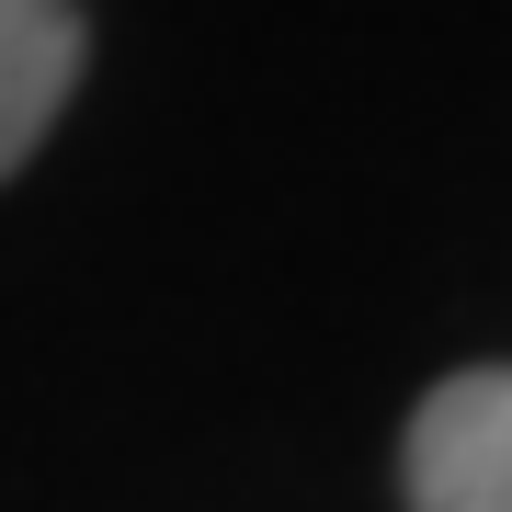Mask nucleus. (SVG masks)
<instances>
[{"mask_svg": "<svg viewBox=\"0 0 512 512\" xmlns=\"http://www.w3.org/2000/svg\"><path fill=\"white\" fill-rule=\"evenodd\" d=\"M410 512H512V365L444 376L399 444Z\"/></svg>", "mask_w": 512, "mask_h": 512, "instance_id": "1", "label": "nucleus"}, {"mask_svg": "<svg viewBox=\"0 0 512 512\" xmlns=\"http://www.w3.org/2000/svg\"><path fill=\"white\" fill-rule=\"evenodd\" d=\"M69 80H80V12L69 0H0V171L35 160Z\"/></svg>", "mask_w": 512, "mask_h": 512, "instance_id": "2", "label": "nucleus"}]
</instances>
